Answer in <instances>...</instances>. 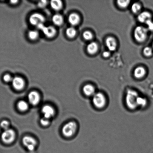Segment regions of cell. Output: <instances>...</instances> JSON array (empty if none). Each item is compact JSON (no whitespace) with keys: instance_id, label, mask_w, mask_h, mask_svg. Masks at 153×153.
<instances>
[{"instance_id":"cell-1","label":"cell","mask_w":153,"mask_h":153,"mask_svg":"<svg viewBox=\"0 0 153 153\" xmlns=\"http://www.w3.org/2000/svg\"><path fill=\"white\" fill-rule=\"evenodd\" d=\"M139 97L138 94L133 90H128L126 97V102L127 107L131 109H135L138 107L137 100Z\"/></svg>"},{"instance_id":"cell-2","label":"cell","mask_w":153,"mask_h":153,"mask_svg":"<svg viewBox=\"0 0 153 153\" xmlns=\"http://www.w3.org/2000/svg\"><path fill=\"white\" fill-rule=\"evenodd\" d=\"M147 28L143 26L136 27L134 31V37L136 40L139 42H142L145 41L147 36Z\"/></svg>"},{"instance_id":"cell-3","label":"cell","mask_w":153,"mask_h":153,"mask_svg":"<svg viewBox=\"0 0 153 153\" xmlns=\"http://www.w3.org/2000/svg\"><path fill=\"white\" fill-rule=\"evenodd\" d=\"M92 102L94 105L97 108H102L105 105L106 100L105 97L101 93H96L93 96Z\"/></svg>"},{"instance_id":"cell-4","label":"cell","mask_w":153,"mask_h":153,"mask_svg":"<svg viewBox=\"0 0 153 153\" xmlns=\"http://www.w3.org/2000/svg\"><path fill=\"white\" fill-rule=\"evenodd\" d=\"M77 128V125L75 122L71 121L67 123L63 127L62 133L66 137H70L75 133Z\"/></svg>"},{"instance_id":"cell-5","label":"cell","mask_w":153,"mask_h":153,"mask_svg":"<svg viewBox=\"0 0 153 153\" xmlns=\"http://www.w3.org/2000/svg\"><path fill=\"white\" fill-rule=\"evenodd\" d=\"M16 138V133L13 130L9 128L4 130L1 134V138L4 143L10 144L12 143Z\"/></svg>"},{"instance_id":"cell-6","label":"cell","mask_w":153,"mask_h":153,"mask_svg":"<svg viewBox=\"0 0 153 153\" xmlns=\"http://www.w3.org/2000/svg\"><path fill=\"white\" fill-rule=\"evenodd\" d=\"M22 142L24 146L30 151L34 150L37 145L35 139L30 136H25L22 139Z\"/></svg>"},{"instance_id":"cell-7","label":"cell","mask_w":153,"mask_h":153,"mask_svg":"<svg viewBox=\"0 0 153 153\" xmlns=\"http://www.w3.org/2000/svg\"><path fill=\"white\" fill-rule=\"evenodd\" d=\"M29 21L31 25L37 26L39 24L44 23L45 19L42 15L39 13H35L31 15Z\"/></svg>"},{"instance_id":"cell-8","label":"cell","mask_w":153,"mask_h":153,"mask_svg":"<svg viewBox=\"0 0 153 153\" xmlns=\"http://www.w3.org/2000/svg\"><path fill=\"white\" fill-rule=\"evenodd\" d=\"M28 98L29 103L33 105H36L39 102L40 96L37 91H31L28 94Z\"/></svg>"},{"instance_id":"cell-9","label":"cell","mask_w":153,"mask_h":153,"mask_svg":"<svg viewBox=\"0 0 153 153\" xmlns=\"http://www.w3.org/2000/svg\"><path fill=\"white\" fill-rule=\"evenodd\" d=\"M13 88L17 90H22L25 86V81L22 78L18 76L13 78L12 81Z\"/></svg>"},{"instance_id":"cell-10","label":"cell","mask_w":153,"mask_h":153,"mask_svg":"<svg viewBox=\"0 0 153 153\" xmlns=\"http://www.w3.org/2000/svg\"><path fill=\"white\" fill-rule=\"evenodd\" d=\"M42 111L43 115H44V117L48 119L52 118L54 115V109L51 106L48 105H46L43 106L42 108Z\"/></svg>"},{"instance_id":"cell-11","label":"cell","mask_w":153,"mask_h":153,"mask_svg":"<svg viewBox=\"0 0 153 153\" xmlns=\"http://www.w3.org/2000/svg\"><path fill=\"white\" fill-rule=\"evenodd\" d=\"M106 46L110 51H114L116 50L117 44L116 40L111 37H108L105 40Z\"/></svg>"},{"instance_id":"cell-12","label":"cell","mask_w":153,"mask_h":153,"mask_svg":"<svg viewBox=\"0 0 153 153\" xmlns=\"http://www.w3.org/2000/svg\"><path fill=\"white\" fill-rule=\"evenodd\" d=\"M83 91L84 94L87 96H93L96 94L95 89L93 85L90 84L86 85L84 86Z\"/></svg>"},{"instance_id":"cell-13","label":"cell","mask_w":153,"mask_h":153,"mask_svg":"<svg viewBox=\"0 0 153 153\" xmlns=\"http://www.w3.org/2000/svg\"><path fill=\"white\" fill-rule=\"evenodd\" d=\"M42 31L46 37L49 38L53 37L56 34V30L52 26L45 27Z\"/></svg>"},{"instance_id":"cell-14","label":"cell","mask_w":153,"mask_h":153,"mask_svg":"<svg viewBox=\"0 0 153 153\" xmlns=\"http://www.w3.org/2000/svg\"><path fill=\"white\" fill-rule=\"evenodd\" d=\"M151 16L149 13L144 11L142 12L137 17L138 20L141 23H146L149 19H151Z\"/></svg>"},{"instance_id":"cell-15","label":"cell","mask_w":153,"mask_h":153,"mask_svg":"<svg viewBox=\"0 0 153 153\" xmlns=\"http://www.w3.org/2000/svg\"><path fill=\"white\" fill-rule=\"evenodd\" d=\"M87 49L88 53L90 54H94L97 53L98 51V45L94 42H91L87 46Z\"/></svg>"},{"instance_id":"cell-16","label":"cell","mask_w":153,"mask_h":153,"mask_svg":"<svg viewBox=\"0 0 153 153\" xmlns=\"http://www.w3.org/2000/svg\"><path fill=\"white\" fill-rule=\"evenodd\" d=\"M80 18L79 15L76 13H73L68 17V22L72 25H76L79 24Z\"/></svg>"},{"instance_id":"cell-17","label":"cell","mask_w":153,"mask_h":153,"mask_svg":"<svg viewBox=\"0 0 153 153\" xmlns=\"http://www.w3.org/2000/svg\"><path fill=\"white\" fill-rule=\"evenodd\" d=\"M146 70L142 67H139L134 71V76L137 79H140L143 77L146 74Z\"/></svg>"},{"instance_id":"cell-18","label":"cell","mask_w":153,"mask_h":153,"mask_svg":"<svg viewBox=\"0 0 153 153\" xmlns=\"http://www.w3.org/2000/svg\"><path fill=\"white\" fill-rule=\"evenodd\" d=\"M52 22L56 25H60L63 22V19L62 16L60 14H55L52 18Z\"/></svg>"},{"instance_id":"cell-19","label":"cell","mask_w":153,"mask_h":153,"mask_svg":"<svg viewBox=\"0 0 153 153\" xmlns=\"http://www.w3.org/2000/svg\"><path fill=\"white\" fill-rule=\"evenodd\" d=\"M51 7L55 10H58L62 7V3L59 0H53L51 1Z\"/></svg>"},{"instance_id":"cell-20","label":"cell","mask_w":153,"mask_h":153,"mask_svg":"<svg viewBox=\"0 0 153 153\" xmlns=\"http://www.w3.org/2000/svg\"><path fill=\"white\" fill-rule=\"evenodd\" d=\"M18 109L21 111H25L28 108V105L26 102L24 100H21L18 103Z\"/></svg>"},{"instance_id":"cell-21","label":"cell","mask_w":153,"mask_h":153,"mask_svg":"<svg viewBox=\"0 0 153 153\" xmlns=\"http://www.w3.org/2000/svg\"><path fill=\"white\" fill-rule=\"evenodd\" d=\"M66 33L67 35L70 38H73L76 34V31L75 29L73 27H70L66 30Z\"/></svg>"},{"instance_id":"cell-22","label":"cell","mask_w":153,"mask_h":153,"mask_svg":"<svg viewBox=\"0 0 153 153\" xmlns=\"http://www.w3.org/2000/svg\"><path fill=\"white\" fill-rule=\"evenodd\" d=\"M147 103L146 99L143 98V97H138L137 100V105L138 107L140 106V107H144L146 106Z\"/></svg>"},{"instance_id":"cell-23","label":"cell","mask_w":153,"mask_h":153,"mask_svg":"<svg viewBox=\"0 0 153 153\" xmlns=\"http://www.w3.org/2000/svg\"><path fill=\"white\" fill-rule=\"evenodd\" d=\"M131 9L132 11L135 13H139L141 10L140 4L137 3H135L132 5Z\"/></svg>"},{"instance_id":"cell-24","label":"cell","mask_w":153,"mask_h":153,"mask_svg":"<svg viewBox=\"0 0 153 153\" xmlns=\"http://www.w3.org/2000/svg\"><path fill=\"white\" fill-rule=\"evenodd\" d=\"M38 32L36 30H32L28 32V37L31 40L36 39L38 36Z\"/></svg>"},{"instance_id":"cell-25","label":"cell","mask_w":153,"mask_h":153,"mask_svg":"<svg viewBox=\"0 0 153 153\" xmlns=\"http://www.w3.org/2000/svg\"><path fill=\"white\" fill-rule=\"evenodd\" d=\"M130 2L129 1H121L119 0L117 1V4L119 7L121 8H126L129 5Z\"/></svg>"},{"instance_id":"cell-26","label":"cell","mask_w":153,"mask_h":153,"mask_svg":"<svg viewBox=\"0 0 153 153\" xmlns=\"http://www.w3.org/2000/svg\"><path fill=\"white\" fill-rule=\"evenodd\" d=\"M83 38L87 40H90L92 39L93 36L91 32L88 31H85L83 33Z\"/></svg>"},{"instance_id":"cell-27","label":"cell","mask_w":153,"mask_h":153,"mask_svg":"<svg viewBox=\"0 0 153 153\" xmlns=\"http://www.w3.org/2000/svg\"><path fill=\"white\" fill-rule=\"evenodd\" d=\"M143 53L145 56H150L152 54V49L149 47H145L143 49Z\"/></svg>"},{"instance_id":"cell-28","label":"cell","mask_w":153,"mask_h":153,"mask_svg":"<svg viewBox=\"0 0 153 153\" xmlns=\"http://www.w3.org/2000/svg\"><path fill=\"white\" fill-rule=\"evenodd\" d=\"M145 24H146L147 26V29L148 30L150 31L153 30V22L151 20V19H149L146 22Z\"/></svg>"},{"instance_id":"cell-29","label":"cell","mask_w":153,"mask_h":153,"mask_svg":"<svg viewBox=\"0 0 153 153\" xmlns=\"http://www.w3.org/2000/svg\"><path fill=\"white\" fill-rule=\"evenodd\" d=\"M1 126L4 130L8 129L10 126V123L7 121H3L1 123Z\"/></svg>"},{"instance_id":"cell-30","label":"cell","mask_w":153,"mask_h":153,"mask_svg":"<svg viewBox=\"0 0 153 153\" xmlns=\"http://www.w3.org/2000/svg\"><path fill=\"white\" fill-rule=\"evenodd\" d=\"M40 123L43 126H47L49 123V119L45 117L42 118L40 120Z\"/></svg>"},{"instance_id":"cell-31","label":"cell","mask_w":153,"mask_h":153,"mask_svg":"<svg viewBox=\"0 0 153 153\" xmlns=\"http://www.w3.org/2000/svg\"><path fill=\"white\" fill-rule=\"evenodd\" d=\"M4 80L6 82H12L13 79H12L11 76L9 74H6L4 76L3 78Z\"/></svg>"},{"instance_id":"cell-32","label":"cell","mask_w":153,"mask_h":153,"mask_svg":"<svg viewBox=\"0 0 153 153\" xmlns=\"http://www.w3.org/2000/svg\"><path fill=\"white\" fill-rule=\"evenodd\" d=\"M47 4V1H40L38 3V6L41 8L44 7Z\"/></svg>"},{"instance_id":"cell-33","label":"cell","mask_w":153,"mask_h":153,"mask_svg":"<svg viewBox=\"0 0 153 153\" xmlns=\"http://www.w3.org/2000/svg\"><path fill=\"white\" fill-rule=\"evenodd\" d=\"M110 53L109 51H105L103 52V56L105 58H107L110 56Z\"/></svg>"},{"instance_id":"cell-34","label":"cell","mask_w":153,"mask_h":153,"mask_svg":"<svg viewBox=\"0 0 153 153\" xmlns=\"http://www.w3.org/2000/svg\"><path fill=\"white\" fill-rule=\"evenodd\" d=\"M17 1H10V2H11L12 4H16V3L17 2Z\"/></svg>"},{"instance_id":"cell-35","label":"cell","mask_w":153,"mask_h":153,"mask_svg":"<svg viewBox=\"0 0 153 153\" xmlns=\"http://www.w3.org/2000/svg\"><path fill=\"white\" fill-rule=\"evenodd\" d=\"M152 46H153V43H152Z\"/></svg>"}]
</instances>
